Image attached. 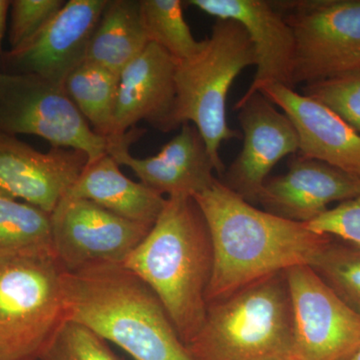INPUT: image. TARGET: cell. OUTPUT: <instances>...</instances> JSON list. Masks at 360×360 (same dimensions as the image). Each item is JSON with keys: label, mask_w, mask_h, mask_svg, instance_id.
Returning a JSON list of instances; mask_svg holds the SVG:
<instances>
[{"label": "cell", "mask_w": 360, "mask_h": 360, "mask_svg": "<svg viewBox=\"0 0 360 360\" xmlns=\"http://www.w3.org/2000/svg\"><path fill=\"white\" fill-rule=\"evenodd\" d=\"M9 8H11L9 0H0V68H1V59L4 56L2 40H4V33H6L7 13H8Z\"/></svg>", "instance_id": "29"}, {"label": "cell", "mask_w": 360, "mask_h": 360, "mask_svg": "<svg viewBox=\"0 0 360 360\" xmlns=\"http://www.w3.org/2000/svg\"><path fill=\"white\" fill-rule=\"evenodd\" d=\"M175 70V59L160 45L149 42L122 71L111 139L127 134L141 120L167 132L176 96Z\"/></svg>", "instance_id": "18"}, {"label": "cell", "mask_w": 360, "mask_h": 360, "mask_svg": "<svg viewBox=\"0 0 360 360\" xmlns=\"http://www.w3.org/2000/svg\"><path fill=\"white\" fill-rule=\"evenodd\" d=\"M347 360H360V348L349 359Z\"/></svg>", "instance_id": "30"}, {"label": "cell", "mask_w": 360, "mask_h": 360, "mask_svg": "<svg viewBox=\"0 0 360 360\" xmlns=\"http://www.w3.org/2000/svg\"><path fill=\"white\" fill-rule=\"evenodd\" d=\"M148 44L139 13V0H108L84 60L120 75Z\"/></svg>", "instance_id": "20"}, {"label": "cell", "mask_w": 360, "mask_h": 360, "mask_svg": "<svg viewBox=\"0 0 360 360\" xmlns=\"http://www.w3.org/2000/svg\"><path fill=\"white\" fill-rule=\"evenodd\" d=\"M51 224L56 258L68 274L124 264L153 227L70 196H65L52 212Z\"/></svg>", "instance_id": "9"}, {"label": "cell", "mask_w": 360, "mask_h": 360, "mask_svg": "<svg viewBox=\"0 0 360 360\" xmlns=\"http://www.w3.org/2000/svg\"><path fill=\"white\" fill-rule=\"evenodd\" d=\"M139 13L148 41L162 47L176 63L191 60L205 49L184 20L180 0H139Z\"/></svg>", "instance_id": "23"}, {"label": "cell", "mask_w": 360, "mask_h": 360, "mask_svg": "<svg viewBox=\"0 0 360 360\" xmlns=\"http://www.w3.org/2000/svg\"><path fill=\"white\" fill-rule=\"evenodd\" d=\"M274 2L295 37L292 87L360 70V0Z\"/></svg>", "instance_id": "7"}, {"label": "cell", "mask_w": 360, "mask_h": 360, "mask_svg": "<svg viewBox=\"0 0 360 360\" xmlns=\"http://www.w3.org/2000/svg\"><path fill=\"white\" fill-rule=\"evenodd\" d=\"M63 0H13L11 1V49L25 44L65 6Z\"/></svg>", "instance_id": "27"}, {"label": "cell", "mask_w": 360, "mask_h": 360, "mask_svg": "<svg viewBox=\"0 0 360 360\" xmlns=\"http://www.w3.org/2000/svg\"><path fill=\"white\" fill-rule=\"evenodd\" d=\"M360 194V179L322 162L298 155L288 172L266 180L258 198L265 212L309 224L329 210Z\"/></svg>", "instance_id": "16"}, {"label": "cell", "mask_w": 360, "mask_h": 360, "mask_svg": "<svg viewBox=\"0 0 360 360\" xmlns=\"http://www.w3.org/2000/svg\"><path fill=\"white\" fill-rule=\"evenodd\" d=\"M205 49L196 58L176 63L175 103L167 132L191 123L198 129L219 179L225 172L220 160L222 142L240 139L226 120L227 94L234 79L248 66L255 65V49L238 21L217 20Z\"/></svg>", "instance_id": "5"}, {"label": "cell", "mask_w": 360, "mask_h": 360, "mask_svg": "<svg viewBox=\"0 0 360 360\" xmlns=\"http://www.w3.org/2000/svg\"><path fill=\"white\" fill-rule=\"evenodd\" d=\"M120 75L84 60L66 78L65 89L89 127L99 136L112 137Z\"/></svg>", "instance_id": "22"}, {"label": "cell", "mask_w": 360, "mask_h": 360, "mask_svg": "<svg viewBox=\"0 0 360 360\" xmlns=\"http://www.w3.org/2000/svg\"><path fill=\"white\" fill-rule=\"evenodd\" d=\"M291 120L303 158L328 163L360 179V135L323 104L283 84L260 90Z\"/></svg>", "instance_id": "17"}, {"label": "cell", "mask_w": 360, "mask_h": 360, "mask_svg": "<svg viewBox=\"0 0 360 360\" xmlns=\"http://www.w3.org/2000/svg\"><path fill=\"white\" fill-rule=\"evenodd\" d=\"M236 110L239 111L243 146L219 179L255 205L272 168L285 156L298 153L300 139L290 118L260 91L241 97Z\"/></svg>", "instance_id": "12"}, {"label": "cell", "mask_w": 360, "mask_h": 360, "mask_svg": "<svg viewBox=\"0 0 360 360\" xmlns=\"http://www.w3.org/2000/svg\"><path fill=\"white\" fill-rule=\"evenodd\" d=\"M285 271L208 303L205 321L186 345L193 360H295Z\"/></svg>", "instance_id": "4"}, {"label": "cell", "mask_w": 360, "mask_h": 360, "mask_svg": "<svg viewBox=\"0 0 360 360\" xmlns=\"http://www.w3.org/2000/svg\"><path fill=\"white\" fill-rule=\"evenodd\" d=\"M40 360H122L113 354L106 340L72 321L59 326L39 355Z\"/></svg>", "instance_id": "25"}, {"label": "cell", "mask_w": 360, "mask_h": 360, "mask_svg": "<svg viewBox=\"0 0 360 360\" xmlns=\"http://www.w3.org/2000/svg\"><path fill=\"white\" fill-rule=\"evenodd\" d=\"M56 258L0 259V360L39 359L66 321Z\"/></svg>", "instance_id": "6"}, {"label": "cell", "mask_w": 360, "mask_h": 360, "mask_svg": "<svg viewBox=\"0 0 360 360\" xmlns=\"http://www.w3.org/2000/svg\"><path fill=\"white\" fill-rule=\"evenodd\" d=\"M0 130L37 135L51 148L84 151L89 162L108 155L110 146L89 127L65 86L37 75L0 73Z\"/></svg>", "instance_id": "8"}, {"label": "cell", "mask_w": 360, "mask_h": 360, "mask_svg": "<svg viewBox=\"0 0 360 360\" xmlns=\"http://www.w3.org/2000/svg\"><path fill=\"white\" fill-rule=\"evenodd\" d=\"M56 258L51 213L0 191V259Z\"/></svg>", "instance_id": "21"}, {"label": "cell", "mask_w": 360, "mask_h": 360, "mask_svg": "<svg viewBox=\"0 0 360 360\" xmlns=\"http://www.w3.org/2000/svg\"><path fill=\"white\" fill-rule=\"evenodd\" d=\"M312 231L360 245V194L307 224Z\"/></svg>", "instance_id": "28"}, {"label": "cell", "mask_w": 360, "mask_h": 360, "mask_svg": "<svg viewBox=\"0 0 360 360\" xmlns=\"http://www.w3.org/2000/svg\"><path fill=\"white\" fill-rule=\"evenodd\" d=\"M123 265L158 295L188 345L205 321L213 271L212 238L195 200L167 198L150 231Z\"/></svg>", "instance_id": "2"}, {"label": "cell", "mask_w": 360, "mask_h": 360, "mask_svg": "<svg viewBox=\"0 0 360 360\" xmlns=\"http://www.w3.org/2000/svg\"><path fill=\"white\" fill-rule=\"evenodd\" d=\"M84 151L40 153L0 130V191L52 213L89 163Z\"/></svg>", "instance_id": "14"}, {"label": "cell", "mask_w": 360, "mask_h": 360, "mask_svg": "<svg viewBox=\"0 0 360 360\" xmlns=\"http://www.w3.org/2000/svg\"><path fill=\"white\" fill-rule=\"evenodd\" d=\"M66 321L91 329L134 360H193L160 298L123 264L63 274Z\"/></svg>", "instance_id": "3"}, {"label": "cell", "mask_w": 360, "mask_h": 360, "mask_svg": "<svg viewBox=\"0 0 360 360\" xmlns=\"http://www.w3.org/2000/svg\"><path fill=\"white\" fill-rule=\"evenodd\" d=\"M186 4L214 16L217 20L238 21L250 35L257 56V71L252 84L243 97L252 96L267 85L283 84L293 89L291 78L295 37L276 2L189 0Z\"/></svg>", "instance_id": "15"}, {"label": "cell", "mask_w": 360, "mask_h": 360, "mask_svg": "<svg viewBox=\"0 0 360 360\" xmlns=\"http://www.w3.org/2000/svg\"><path fill=\"white\" fill-rule=\"evenodd\" d=\"M295 360H347L360 348V315L309 265L285 270Z\"/></svg>", "instance_id": "10"}, {"label": "cell", "mask_w": 360, "mask_h": 360, "mask_svg": "<svg viewBox=\"0 0 360 360\" xmlns=\"http://www.w3.org/2000/svg\"><path fill=\"white\" fill-rule=\"evenodd\" d=\"M66 196L84 198L118 217L153 226L167 198L125 176L112 156L87 163Z\"/></svg>", "instance_id": "19"}, {"label": "cell", "mask_w": 360, "mask_h": 360, "mask_svg": "<svg viewBox=\"0 0 360 360\" xmlns=\"http://www.w3.org/2000/svg\"><path fill=\"white\" fill-rule=\"evenodd\" d=\"M146 130L134 127L127 134L110 139L108 155L120 165L129 167L149 188L168 198H194L217 180L214 163L198 129L184 123L180 132L156 155L137 158L129 148Z\"/></svg>", "instance_id": "13"}, {"label": "cell", "mask_w": 360, "mask_h": 360, "mask_svg": "<svg viewBox=\"0 0 360 360\" xmlns=\"http://www.w3.org/2000/svg\"><path fill=\"white\" fill-rule=\"evenodd\" d=\"M212 238L207 302L298 265L312 266L331 236L258 210L217 179L194 196Z\"/></svg>", "instance_id": "1"}, {"label": "cell", "mask_w": 360, "mask_h": 360, "mask_svg": "<svg viewBox=\"0 0 360 360\" xmlns=\"http://www.w3.org/2000/svg\"><path fill=\"white\" fill-rule=\"evenodd\" d=\"M311 267L347 307L360 315V245L331 238Z\"/></svg>", "instance_id": "24"}, {"label": "cell", "mask_w": 360, "mask_h": 360, "mask_svg": "<svg viewBox=\"0 0 360 360\" xmlns=\"http://www.w3.org/2000/svg\"><path fill=\"white\" fill-rule=\"evenodd\" d=\"M25 360H40L39 359H25Z\"/></svg>", "instance_id": "31"}, {"label": "cell", "mask_w": 360, "mask_h": 360, "mask_svg": "<svg viewBox=\"0 0 360 360\" xmlns=\"http://www.w3.org/2000/svg\"><path fill=\"white\" fill-rule=\"evenodd\" d=\"M302 91L333 110L360 135V70L304 85Z\"/></svg>", "instance_id": "26"}, {"label": "cell", "mask_w": 360, "mask_h": 360, "mask_svg": "<svg viewBox=\"0 0 360 360\" xmlns=\"http://www.w3.org/2000/svg\"><path fill=\"white\" fill-rule=\"evenodd\" d=\"M108 0H68L56 16L20 46L4 52L0 73L30 75L65 86L84 63Z\"/></svg>", "instance_id": "11"}]
</instances>
